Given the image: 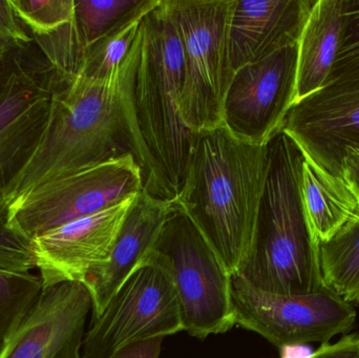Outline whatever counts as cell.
Wrapping results in <instances>:
<instances>
[{"instance_id":"cell-1","label":"cell","mask_w":359,"mask_h":358,"mask_svg":"<svg viewBox=\"0 0 359 358\" xmlns=\"http://www.w3.org/2000/svg\"><path fill=\"white\" fill-rule=\"evenodd\" d=\"M139 52L140 31L128 58L111 77L78 74L57 92L46 136L11 185L8 205L48 181L126 156H133L143 170V191L163 199L135 109Z\"/></svg>"},{"instance_id":"cell-2","label":"cell","mask_w":359,"mask_h":358,"mask_svg":"<svg viewBox=\"0 0 359 358\" xmlns=\"http://www.w3.org/2000/svg\"><path fill=\"white\" fill-rule=\"evenodd\" d=\"M269 170V147L225 126L198 132L176 202L230 275L246 259Z\"/></svg>"},{"instance_id":"cell-3","label":"cell","mask_w":359,"mask_h":358,"mask_svg":"<svg viewBox=\"0 0 359 358\" xmlns=\"http://www.w3.org/2000/svg\"><path fill=\"white\" fill-rule=\"evenodd\" d=\"M269 170L252 243L236 275L257 289L307 294L325 289L318 244L302 195L305 156L280 132L268 143Z\"/></svg>"},{"instance_id":"cell-4","label":"cell","mask_w":359,"mask_h":358,"mask_svg":"<svg viewBox=\"0 0 359 358\" xmlns=\"http://www.w3.org/2000/svg\"><path fill=\"white\" fill-rule=\"evenodd\" d=\"M183 82L181 41L165 0H161L141 23L134 103L139 128L166 200L179 195L196 137L180 116Z\"/></svg>"},{"instance_id":"cell-5","label":"cell","mask_w":359,"mask_h":358,"mask_svg":"<svg viewBox=\"0 0 359 358\" xmlns=\"http://www.w3.org/2000/svg\"><path fill=\"white\" fill-rule=\"evenodd\" d=\"M143 263L160 267L170 277L190 336L205 340L236 326L231 275L178 203Z\"/></svg>"},{"instance_id":"cell-6","label":"cell","mask_w":359,"mask_h":358,"mask_svg":"<svg viewBox=\"0 0 359 358\" xmlns=\"http://www.w3.org/2000/svg\"><path fill=\"white\" fill-rule=\"evenodd\" d=\"M184 57L179 111L194 134L223 124L232 73L227 29L232 0H165Z\"/></svg>"},{"instance_id":"cell-7","label":"cell","mask_w":359,"mask_h":358,"mask_svg":"<svg viewBox=\"0 0 359 358\" xmlns=\"http://www.w3.org/2000/svg\"><path fill=\"white\" fill-rule=\"evenodd\" d=\"M61 75L35 41L0 52V199L41 144Z\"/></svg>"},{"instance_id":"cell-8","label":"cell","mask_w":359,"mask_h":358,"mask_svg":"<svg viewBox=\"0 0 359 358\" xmlns=\"http://www.w3.org/2000/svg\"><path fill=\"white\" fill-rule=\"evenodd\" d=\"M144 174L133 156L84 168L36 187L10 205V223L29 239L135 198Z\"/></svg>"},{"instance_id":"cell-9","label":"cell","mask_w":359,"mask_h":358,"mask_svg":"<svg viewBox=\"0 0 359 358\" xmlns=\"http://www.w3.org/2000/svg\"><path fill=\"white\" fill-rule=\"evenodd\" d=\"M231 304L236 325L255 332L280 349L328 344L349 334L355 308L327 289L307 294L263 291L238 275H231Z\"/></svg>"},{"instance_id":"cell-10","label":"cell","mask_w":359,"mask_h":358,"mask_svg":"<svg viewBox=\"0 0 359 358\" xmlns=\"http://www.w3.org/2000/svg\"><path fill=\"white\" fill-rule=\"evenodd\" d=\"M184 331L178 296L165 271L140 264L92 319L82 345L83 358H111L128 345Z\"/></svg>"},{"instance_id":"cell-11","label":"cell","mask_w":359,"mask_h":358,"mask_svg":"<svg viewBox=\"0 0 359 358\" xmlns=\"http://www.w3.org/2000/svg\"><path fill=\"white\" fill-rule=\"evenodd\" d=\"M297 44L234 71L226 92L223 125L241 140L267 145L282 132L295 103Z\"/></svg>"},{"instance_id":"cell-12","label":"cell","mask_w":359,"mask_h":358,"mask_svg":"<svg viewBox=\"0 0 359 358\" xmlns=\"http://www.w3.org/2000/svg\"><path fill=\"white\" fill-rule=\"evenodd\" d=\"M282 132L307 159L343 180L346 151L359 146V81L326 84L297 101Z\"/></svg>"},{"instance_id":"cell-13","label":"cell","mask_w":359,"mask_h":358,"mask_svg":"<svg viewBox=\"0 0 359 358\" xmlns=\"http://www.w3.org/2000/svg\"><path fill=\"white\" fill-rule=\"evenodd\" d=\"M135 198L34 237L43 290L67 282L83 284L92 271L109 263Z\"/></svg>"},{"instance_id":"cell-14","label":"cell","mask_w":359,"mask_h":358,"mask_svg":"<svg viewBox=\"0 0 359 358\" xmlns=\"http://www.w3.org/2000/svg\"><path fill=\"white\" fill-rule=\"evenodd\" d=\"M92 298L82 283L42 290L0 349V358H83L82 345Z\"/></svg>"},{"instance_id":"cell-15","label":"cell","mask_w":359,"mask_h":358,"mask_svg":"<svg viewBox=\"0 0 359 358\" xmlns=\"http://www.w3.org/2000/svg\"><path fill=\"white\" fill-rule=\"evenodd\" d=\"M316 0H232L227 46L232 73L299 43Z\"/></svg>"},{"instance_id":"cell-16","label":"cell","mask_w":359,"mask_h":358,"mask_svg":"<svg viewBox=\"0 0 359 358\" xmlns=\"http://www.w3.org/2000/svg\"><path fill=\"white\" fill-rule=\"evenodd\" d=\"M176 208L175 200L161 199L144 191L135 198L109 263L95 269L84 281L92 298V319L102 315L109 301L151 252L164 223Z\"/></svg>"},{"instance_id":"cell-17","label":"cell","mask_w":359,"mask_h":358,"mask_svg":"<svg viewBox=\"0 0 359 358\" xmlns=\"http://www.w3.org/2000/svg\"><path fill=\"white\" fill-rule=\"evenodd\" d=\"M343 0H316L297 43L295 102L326 85L339 50Z\"/></svg>"},{"instance_id":"cell-18","label":"cell","mask_w":359,"mask_h":358,"mask_svg":"<svg viewBox=\"0 0 359 358\" xmlns=\"http://www.w3.org/2000/svg\"><path fill=\"white\" fill-rule=\"evenodd\" d=\"M301 188L308 222L318 245L330 241L358 210V200L346 183L306 157Z\"/></svg>"},{"instance_id":"cell-19","label":"cell","mask_w":359,"mask_h":358,"mask_svg":"<svg viewBox=\"0 0 359 358\" xmlns=\"http://www.w3.org/2000/svg\"><path fill=\"white\" fill-rule=\"evenodd\" d=\"M318 261L325 289L359 306V208L330 241L318 245Z\"/></svg>"},{"instance_id":"cell-20","label":"cell","mask_w":359,"mask_h":358,"mask_svg":"<svg viewBox=\"0 0 359 358\" xmlns=\"http://www.w3.org/2000/svg\"><path fill=\"white\" fill-rule=\"evenodd\" d=\"M161 0H75L74 22L86 48L117 31Z\"/></svg>"},{"instance_id":"cell-21","label":"cell","mask_w":359,"mask_h":358,"mask_svg":"<svg viewBox=\"0 0 359 358\" xmlns=\"http://www.w3.org/2000/svg\"><path fill=\"white\" fill-rule=\"evenodd\" d=\"M42 290L40 275L0 270V349L35 304Z\"/></svg>"},{"instance_id":"cell-22","label":"cell","mask_w":359,"mask_h":358,"mask_svg":"<svg viewBox=\"0 0 359 358\" xmlns=\"http://www.w3.org/2000/svg\"><path fill=\"white\" fill-rule=\"evenodd\" d=\"M147 14L139 15L117 31L88 46L80 74L104 79L117 71L134 48L141 23Z\"/></svg>"},{"instance_id":"cell-23","label":"cell","mask_w":359,"mask_h":358,"mask_svg":"<svg viewBox=\"0 0 359 358\" xmlns=\"http://www.w3.org/2000/svg\"><path fill=\"white\" fill-rule=\"evenodd\" d=\"M21 22L32 37H40L71 22L75 0H10Z\"/></svg>"},{"instance_id":"cell-24","label":"cell","mask_w":359,"mask_h":358,"mask_svg":"<svg viewBox=\"0 0 359 358\" xmlns=\"http://www.w3.org/2000/svg\"><path fill=\"white\" fill-rule=\"evenodd\" d=\"M339 50L326 84L359 81V0H343Z\"/></svg>"},{"instance_id":"cell-25","label":"cell","mask_w":359,"mask_h":358,"mask_svg":"<svg viewBox=\"0 0 359 358\" xmlns=\"http://www.w3.org/2000/svg\"><path fill=\"white\" fill-rule=\"evenodd\" d=\"M37 269L33 240L12 227L10 205L0 199V270L29 273Z\"/></svg>"},{"instance_id":"cell-26","label":"cell","mask_w":359,"mask_h":358,"mask_svg":"<svg viewBox=\"0 0 359 358\" xmlns=\"http://www.w3.org/2000/svg\"><path fill=\"white\" fill-rule=\"evenodd\" d=\"M32 41L34 38L17 16L10 0H0V52Z\"/></svg>"},{"instance_id":"cell-27","label":"cell","mask_w":359,"mask_h":358,"mask_svg":"<svg viewBox=\"0 0 359 358\" xmlns=\"http://www.w3.org/2000/svg\"><path fill=\"white\" fill-rule=\"evenodd\" d=\"M309 358H359V333H349L334 344L320 345Z\"/></svg>"},{"instance_id":"cell-28","label":"cell","mask_w":359,"mask_h":358,"mask_svg":"<svg viewBox=\"0 0 359 358\" xmlns=\"http://www.w3.org/2000/svg\"><path fill=\"white\" fill-rule=\"evenodd\" d=\"M164 338H151L128 345L111 358H160Z\"/></svg>"},{"instance_id":"cell-29","label":"cell","mask_w":359,"mask_h":358,"mask_svg":"<svg viewBox=\"0 0 359 358\" xmlns=\"http://www.w3.org/2000/svg\"><path fill=\"white\" fill-rule=\"evenodd\" d=\"M343 181L359 204V146L350 147L343 160Z\"/></svg>"}]
</instances>
